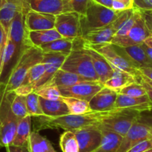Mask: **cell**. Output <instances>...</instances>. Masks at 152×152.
Segmentation results:
<instances>
[{
	"mask_svg": "<svg viewBox=\"0 0 152 152\" xmlns=\"http://www.w3.org/2000/svg\"><path fill=\"white\" fill-rule=\"evenodd\" d=\"M107 111H92L82 115L68 114L58 117H49L46 116H34L36 120L34 130L36 131H40L45 129L61 128L65 131L75 132L84 127L99 124L106 115Z\"/></svg>",
	"mask_w": 152,
	"mask_h": 152,
	"instance_id": "6da1fadb",
	"label": "cell"
},
{
	"mask_svg": "<svg viewBox=\"0 0 152 152\" xmlns=\"http://www.w3.org/2000/svg\"><path fill=\"white\" fill-rule=\"evenodd\" d=\"M15 93L5 90V84L2 82L0 88V146L11 145L15 137L18 119L11 110V102Z\"/></svg>",
	"mask_w": 152,
	"mask_h": 152,
	"instance_id": "7a4b0ae2",
	"label": "cell"
},
{
	"mask_svg": "<svg viewBox=\"0 0 152 152\" xmlns=\"http://www.w3.org/2000/svg\"><path fill=\"white\" fill-rule=\"evenodd\" d=\"M43 52L39 47L29 46L25 48L11 69L5 84V90L13 92L23 84L26 75L32 66L42 62Z\"/></svg>",
	"mask_w": 152,
	"mask_h": 152,
	"instance_id": "3957f363",
	"label": "cell"
},
{
	"mask_svg": "<svg viewBox=\"0 0 152 152\" xmlns=\"http://www.w3.org/2000/svg\"><path fill=\"white\" fill-rule=\"evenodd\" d=\"M141 111L131 108H113L107 113L97 125L125 137L134 122L138 119Z\"/></svg>",
	"mask_w": 152,
	"mask_h": 152,
	"instance_id": "277c9868",
	"label": "cell"
},
{
	"mask_svg": "<svg viewBox=\"0 0 152 152\" xmlns=\"http://www.w3.org/2000/svg\"><path fill=\"white\" fill-rule=\"evenodd\" d=\"M61 69L78 75L89 81L100 82L91 58L82 46L72 51L66 57Z\"/></svg>",
	"mask_w": 152,
	"mask_h": 152,
	"instance_id": "5b68a950",
	"label": "cell"
},
{
	"mask_svg": "<svg viewBox=\"0 0 152 152\" xmlns=\"http://www.w3.org/2000/svg\"><path fill=\"white\" fill-rule=\"evenodd\" d=\"M119 14L120 12H116L111 8H106L92 0L86 14L81 15L82 36L89 31L110 24L118 18Z\"/></svg>",
	"mask_w": 152,
	"mask_h": 152,
	"instance_id": "8992f818",
	"label": "cell"
},
{
	"mask_svg": "<svg viewBox=\"0 0 152 152\" xmlns=\"http://www.w3.org/2000/svg\"><path fill=\"white\" fill-rule=\"evenodd\" d=\"M133 11L134 8L120 12L118 18L110 24L86 32L81 37L83 41L90 45L110 43L114 35L131 15Z\"/></svg>",
	"mask_w": 152,
	"mask_h": 152,
	"instance_id": "52a82bcc",
	"label": "cell"
},
{
	"mask_svg": "<svg viewBox=\"0 0 152 152\" xmlns=\"http://www.w3.org/2000/svg\"><path fill=\"white\" fill-rule=\"evenodd\" d=\"M86 44L90 46L93 49L97 51L100 55H102L113 69H119L133 75L136 78H140V75H142L140 69L131 60L118 52L113 44L111 43H104L99 45H90L87 43Z\"/></svg>",
	"mask_w": 152,
	"mask_h": 152,
	"instance_id": "ba28073f",
	"label": "cell"
},
{
	"mask_svg": "<svg viewBox=\"0 0 152 152\" xmlns=\"http://www.w3.org/2000/svg\"><path fill=\"white\" fill-rule=\"evenodd\" d=\"M152 137V121L145 119L140 113L138 119L131 126L126 135L123 137L120 147L117 152H126L134 145L145 140H150Z\"/></svg>",
	"mask_w": 152,
	"mask_h": 152,
	"instance_id": "9c48e42d",
	"label": "cell"
},
{
	"mask_svg": "<svg viewBox=\"0 0 152 152\" xmlns=\"http://www.w3.org/2000/svg\"><path fill=\"white\" fill-rule=\"evenodd\" d=\"M55 28L64 38H81V15L75 11L56 15Z\"/></svg>",
	"mask_w": 152,
	"mask_h": 152,
	"instance_id": "30bf717a",
	"label": "cell"
},
{
	"mask_svg": "<svg viewBox=\"0 0 152 152\" xmlns=\"http://www.w3.org/2000/svg\"><path fill=\"white\" fill-rule=\"evenodd\" d=\"M8 38L16 46V54L18 55V57L25 48L31 46L28 38V32L25 26V14L23 11H19L12 20L8 33Z\"/></svg>",
	"mask_w": 152,
	"mask_h": 152,
	"instance_id": "8fae6325",
	"label": "cell"
},
{
	"mask_svg": "<svg viewBox=\"0 0 152 152\" xmlns=\"http://www.w3.org/2000/svg\"><path fill=\"white\" fill-rule=\"evenodd\" d=\"M150 36H151V34L146 26L140 11V14L137 17L135 23L128 34L125 37L113 43V45L122 48L140 45L144 43L146 39Z\"/></svg>",
	"mask_w": 152,
	"mask_h": 152,
	"instance_id": "7c38bea8",
	"label": "cell"
},
{
	"mask_svg": "<svg viewBox=\"0 0 152 152\" xmlns=\"http://www.w3.org/2000/svg\"><path fill=\"white\" fill-rule=\"evenodd\" d=\"M28 10L55 16L73 11L69 1L67 0H28L26 5V13Z\"/></svg>",
	"mask_w": 152,
	"mask_h": 152,
	"instance_id": "4fadbf2b",
	"label": "cell"
},
{
	"mask_svg": "<svg viewBox=\"0 0 152 152\" xmlns=\"http://www.w3.org/2000/svg\"><path fill=\"white\" fill-rule=\"evenodd\" d=\"M103 87L104 84L99 81H87L71 87H61L59 90L64 97L75 98L90 102L93 96Z\"/></svg>",
	"mask_w": 152,
	"mask_h": 152,
	"instance_id": "5bb4252c",
	"label": "cell"
},
{
	"mask_svg": "<svg viewBox=\"0 0 152 152\" xmlns=\"http://www.w3.org/2000/svg\"><path fill=\"white\" fill-rule=\"evenodd\" d=\"M79 152H93L100 145L102 133L97 125H90L75 131Z\"/></svg>",
	"mask_w": 152,
	"mask_h": 152,
	"instance_id": "9a60e30c",
	"label": "cell"
},
{
	"mask_svg": "<svg viewBox=\"0 0 152 152\" xmlns=\"http://www.w3.org/2000/svg\"><path fill=\"white\" fill-rule=\"evenodd\" d=\"M55 16L28 10L25 14V26L27 32L55 28Z\"/></svg>",
	"mask_w": 152,
	"mask_h": 152,
	"instance_id": "2e32d148",
	"label": "cell"
},
{
	"mask_svg": "<svg viewBox=\"0 0 152 152\" xmlns=\"http://www.w3.org/2000/svg\"><path fill=\"white\" fill-rule=\"evenodd\" d=\"M82 48L90 55L94 69L99 77L100 82L102 84L106 82L112 76L113 72V68L112 66L97 51L84 43V41H83Z\"/></svg>",
	"mask_w": 152,
	"mask_h": 152,
	"instance_id": "e0dca14e",
	"label": "cell"
},
{
	"mask_svg": "<svg viewBox=\"0 0 152 152\" xmlns=\"http://www.w3.org/2000/svg\"><path fill=\"white\" fill-rule=\"evenodd\" d=\"M19 11L24 13L23 0H3L0 6V25L8 35L12 20Z\"/></svg>",
	"mask_w": 152,
	"mask_h": 152,
	"instance_id": "ac0fdd59",
	"label": "cell"
},
{
	"mask_svg": "<svg viewBox=\"0 0 152 152\" xmlns=\"http://www.w3.org/2000/svg\"><path fill=\"white\" fill-rule=\"evenodd\" d=\"M82 38H61L40 46V49L44 53H60L68 56L73 49L81 47Z\"/></svg>",
	"mask_w": 152,
	"mask_h": 152,
	"instance_id": "d6986e66",
	"label": "cell"
},
{
	"mask_svg": "<svg viewBox=\"0 0 152 152\" xmlns=\"http://www.w3.org/2000/svg\"><path fill=\"white\" fill-rule=\"evenodd\" d=\"M119 93L104 87L89 102L92 111L102 112L115 108V103Z\"/></svg>",
	"mask_w": 152,
	"mask_h": 152,
	"instance_id": "ffe728a7",
	"label": "cell"
},
{
	"mask_svg": "<svg viewBox=\"0 0 152 152\" xmlns=\"http://www.w3.org/2000/svg\"><path fill=\"white\" fill-rule=\"evenodd\" d=\"M66 57L67 55H64V54L44 53L43 52V58L41 63H43L46 66V71L40 81L36 84L35 88L43 85L46 82L50 81L53 78L54 75L56 73V72L61 69Z\"/></svg>",
	"mask_w": 152,
	"mask_h": 152,
	"instance_id": "44dd1931",
	"label": "cell"
},
{
	"mask_svg": "<svg viewBox=\"0 0 152 152\" xmlns=\"http://www.w3.org/2000/svg\"><path fill=\"white\" fill-rule=\"evenodd\" d=\"M113 46L118 52L131 60L139 69L152 68L151 61L149 60L141 44L124 48L119 47L115 45Z\"/></svg>",
	"mask_w": 152,
	"mask_h": 152,
	"instance_id": "7402d4cb",
	"label": "cell"
},
{
	"mask_svg": "<svg viewBox=\"0 0 152 152\" xmlns=\"http://www.w3.org/2000/svg\"><path fill=\"white\" fill-rule=\"evenodd\" d=\"M115 108H131L141 112L152 110V103L148 95L141 97H130L122 94H118Z\"/></svg>",
	"mask_w": 152,
	"mask_h": 152,
	"instance_id": "603a6c76",
	"label": "cell"
},
{
	"mask_svg": "<svg viewBox=\"0 0 152 152\" xmlns=\"http://www.w3.org/2000/svg\"><path fill=\"white\" fill-rule=\"evenodd\" d=\"M139 79L140 78H136L135 76L130 73L114 68L112 76L103 84L104 87L119 93L122 89L134 83L139 82Z\"/></svg>",
	"mask_w": 152,
	"mask_h": 152,
	"instance_id": "cb8c5ba5",
	"label": "cell"
},
{
	"mask_svg": "<svg viewBox=\"0 0 152 152\" xmlns=\"http://www.w3.org/2000/svg\"><path fill=\"white\" fill-rule=\"evenodd\" d=\"M99 128L102 133V141L99 147L93 152H117L123 137L113 131Z\"/></svg>",
	"mask_w": 152,
	"mask_h": 152,
	"instance_id": "d4e9b609",
	"label": "cell"
},
{
	"mask_svg": "<svg viewBox=\"0 0 152 152\" xmlns=\"http://www.w3.org/2000/svg\"><path fill=\"white\" fill-rule=\"evenodd\" d=\"M28 38L31 45L40 47L42 45L63 38V37L56 29L52 28L48 30L28 31Z\"/></svg>",
	"mask_w": 152,
	"mask_h": 152,
	"instance_id": "484cf974",
	"label": "cell"
},
{
	"mask_svg": "<svg viewBox=\"0 0 152 152\" xmlns=\"http://www.w3.org/2000/svg\"><path fill=\"white\" fill-rule=\"evenodd\" d=\"M40 102L44 116L58 117L69 114L66 104L62 100H46L40 97Z\"/></svg>",
	"mask_w": 152,
	"mask_h": 152,
	"instance_id": "4316f807",
	"label": "cell"
},
{
	"mask_svg": "<svg viewBox=\"0 0 152 152\" xmlns=\"http://www.w3.org/2000/svg\"><path fill=\"white\" fill-rule=\"evenodd\" d=\"M52 80L58 86V88L71 87V86L75 85V84H80V83L91 81L78 75L65 71L61 69L56 72Z\"/></svg>",
	"mask_w": 152,
	"mask_h": 152,
	"instance_id": "83f0119b",
	"label": "cell"
},
{
	"mask_svg": "<svg viewBox=\"0 0 152 152\" xmlns=\"http://www.w3.org/2000/svg\"><path fill=\"white\" fill-rule=\"evenodd\" d=\"M27 146L31 152H56L51 142L40 135L39 131L31 133Z\"/></svg>",
	"mask_w": 152,
	"mask_h": 152,
	"instance_id": "f1b7e54d",
	"label": "cell"
},
{
	"mask_svg": "<svg viewBox=\"0 0 152 152\" xmlns=\"http://www.w3.org/2000/svg\"><path fill=\"white\" fill-rule=\"evenodd\" d=\"M31 116L30 115L21 119L19 122L16 131L15 137L12 145L16 146H27L31 131Z\"/></svg>",
	"mask_w": 152,
	"mask_h": 152,
	"instance_id": "f546056e",
	"label": "cell"
},
{
	"mask_svg": "<svg viewBox=\"0 0 152 152\" xmlns=\"http://www.w3.org/2000/svg\"><path fill=\"white\" fill-rule=\"evenodd\" d=\"M61 100L66 104L69 114L72 115H82L92 112L89 102L85 100L64 96H62Z\"/></svg>",
	"mask_w": 152,
	"mask_h": 152,
	"instance_id": "4dcf8cb0",
	"label": "cell"
},
{
	"mask_svg": "<svg viewBox=\"0 0 152 152\" xmlns=\"http://www.w3.org/2000/svg\"><path fill=\"white\" fill-rule=\"evenodd\" d=\"M34 93L46 100H61L62 99L59 88L52 79L43 85L35 88Z\"/></svg>",
	"mask_w": 152,
	"mask_h": 152,
	"instance_id": "1f68e13d",
	"label": "cell"
},
{
	"mask_svg": "<svg viewBox=\"0 0 152 152\" xmlns=\"http://www.w3.org/2000/svg\"><path fill=\"white\" fill-rule=\"evenodd\" d=\"M60 147L62 152H79V145L75 133L64 131L60 137Z\"/></svg>",
	"mask_w": 152,
	"mask_h": 152,
	"instance_id": "d6a6232c",
	"label": "cell"
},
{
	"mask_svg": "<svg viewBox=\"0 0 152 152\" xmlns=\"http://www.w3.org/2000/svg\"><path fill=\"white\" fill-rule=\"evenodd\" d=\"M140 14V10L134 8V11H133L131 15L128 17V20L125 22V23L122 25V27L118 30V31L116 32V34L114 35V37H113L110 43L111 44H113V43L117 41V40H120V39H122V38L125 37L128 34V32L130 31L131 28L133 27V26H134V24L135 23L136 20H137V17H139Z\"/></svg>",
	"mask_w": 152,
	"mask_h": 152,
	"instance_id": "836d02e7",
	"label": "cell"
},
{
	"mask_svg": "<svg viewBox=\"0 0 152 152\" xmlns=\"http://www.w3.org/2000/svg\"><path fill=\"white\" fill-rule=\"evenodd\" d=\"M45 71H46V66L43 63L36 64L30 69L28 74L26 75L23 84L33 85L35 87L36 84L43 75Z\"/></svg>",
	"mask_w": 152,
	"mask_h": 152,
	"instance_id": "e575fe53",
	"label": "cell"
},
{
	"mask_svg": "<svg viewBox=\"0 0 152 152\" xmlns=\"http://www.w3.org/2000/svg\"><path fill=\"white\" fill-rule=\"evenodd\" d=\"M11 110L14 115L20 119L28 116L26 96L14 95L11 102Z\"/></svg>",
	"mask_w": 152,
	"mask_h": 152,
	"instance_id": "d590c367",
	"label": "cell"
},
{
	"mask_svg": "<svg viewBox=\"0 0 152 152\" xmlns=\"http://www.w3.org/2000/svg\"><path fill=\"white\" fill-rule=\"evenodd\" d=\"M26 98L28 112L31 116H44L40 106V96L35 93H32L26 96Z\"/></svg>",
	"mask_w": 152,
	"mask_h": 152,
	"instance_id": "8d00e7d4",
	"label": "cell"
},
{
	"mask_svg": "<svg viewBox=\"0 0 152 152\" xmlns=\"http://www.w3.org/2000/svg\"><path fill=\"white\" fill-rule=\"evenodd\" d=\"M119 93L130 96V97H141V96L147 95L145 89L140 84V81L122 89Z\"/></svg>",
	"mask_w": 152,
	"mask_h": 152,
	"instance_id": "74e56055",
	"label": "cell"
},
{
	"mask_svg": "<svg viewBox=\"0 0 152 152\" xmlns=\"http://www.w3.org/2000/svg\"><path fill=\"white\" fill-rule=\"evenodd\" d=\"M17 52V48L16 46L9 40V38H8V41H7L6 46H5V52H4L3 59H2V66H1V77H2V73L5 70L6 67L8 66L9 64L10 61L12 60L13 57L16 55Z\"/></svg>",
	"mask_w": 152,
	"mask_h": 152,
	"instance_id": "f35d334b",
	"label": "cell"
},
{
	"mask_svg": "<svg viewBox=\"0 0 152 152\" xmlns=\"http://www.w3.org/2000/svg\"><path fill=\"white\" fill-rule=\"evenodd\" d=\"M91 1L92 0H69V2L73 11L78 13L80 15H84Z\"/></svg>",
	"mask_w": 152,
	"mask_h": 152,
	"instance_id": "ab89813d",
	"label": "cell"
},
{
	"mask_svg": "<svg viewBox=\"0 0 152 152\" xmlns=\"http://www.w3.org/2000/svg\"><path fill=\"white\" fill-rule=\"evenodd\" d=\"M8 35L5 34L2 26L0 25V78H1V66H2L4 52H5V46H6L7 41H8Z\"/></svg>",
	"mask_w": 152,
	"mask_h": 152,
	"instance_id": "60d3db41",
	"label": "cell"
},
{
	"mask_svg": "<svg viewBox=\"0 0 152 152\" xmlns=\"http://www.w3.org/2000/svg\"><path fill=\"white\" fill-rule=\"evenodd\" d=\"M151 148H152V145L150 140H145L134 145L126 152H144Z\"/></svg>",
	"mask_w": 152,
	"mask_h": 152,
	"instance_id": "b9f144b4",
	"label": "cell"
},
{
	"mask_svg": "<svg viewBox=\"0 0 152 152\" xmlns=\"http://www.w3.org/2000/svg\"><path fill=\"white\" fill-rule=\"evenodd\" d=\"M35 90V87L33 85H29V84H22L20 87H17L14 92L16 95L18 96H27L31 93H34Z\"/></svg>",
	"mask_w": 152,
	"mask_h": 152,
	"instance_id": "7bdbcfd3",
	"label": "cell"
},
{
	"mask_svg": "<svg viewBox=\"0 0 152 152\" xmlns=\"http://www.w3.org/2000/svg\"><path fill=\"white\" fill-rule=\"evenodd\" d=\"M134 8L140 11H152V0H134Z\"/></svg>",
	"mask_w": 152,
	"mask_h": 152,
	"instance_id": "ee69618b",
	"label": "cell"
},
{
	"mask_svg": "<svg viewBox=\"0 0 152 152\" xmlns=\"http://www.w3.org/2000/svg\"><path fill=\"white\" fill-rule=\"evenodd\" d=\"M112 9L114 11H116V12L119 13L126 11V10L131 9V8H130L126 4L121 2V1H119V0H113L112 4Z\"/></svg>",
	"mask_w": 152,
	"mask_h": 152,
	"instance_id": "f6af8a7d",
	"label": "cell"
},
{
	"mask_svg": "<svg viewBox=\"0 0 152 152\" xmlns=\"http://www.w3.org/2000/svg\"><path fill=\"white\" fill-rule=\"evenodd\" d=\"M148 28L152 35V11H141Z\"/></svg>",
	"mask_w": 152,
	"mask_h": 152,
	"instance_id": "bcb514c9",
	"label": "cell"
},
{
	"mask_svg": "<svg viewBox=\"0 0 152 152\" xmlns=\"http://www.w3.org/2000/svg\"><path fill=\"white\" fill-rule=\"evenodd\" d=\"M7 152H31L28 146H16L11 145L6 147Z\"/></svg>",
	"mask_w": 152,
	"mask_h": 152,
	"instance_id": "7dc6e473",
	"label": "cell"
},
{
	"mask_svg": "<svg viewBox=\"0 0 152 152\" xmlns=\"http://www.w3.org/2000/svg\"><path fill=\"white\" fill-rule=\"evenodd\" d=\"M139 81L140 82V84L144 87V88L145 89L146 93H147L149 99H150L151 102L152 103V87H151L149 84H148L145 81H143L141 78L140 77V79H139Z\"/></svg>",
	"mask_w": 152,
	"mask_h": 152,
	"instance_id": "c3c4849f",
	"label": "cell"
},
{
	"mask_svg": "<svg viewBox=\"0 0 152 152\" xmlns=\"http://www.w3.org/2000/svg\"><path fill=\"white\" fill-rule=\"evenodd\" d=\"M141 46L142 47V49H144L145 52L147 56L148 57L149 60H150L152 63V48L151 47V46H148V45L145 43H142Z\"/></svg>",
	"mask_w": 152,
	"mask_h": 152,
	"instance_id": "681fc988",
	"label": "cell"
},
{
	"mask_svg": "<svg viewBox=\"0 0 152 152\" xmlns=\"http://www.w3.org/2000/svg\"><path fill=\"white\" fill-rule=\"evenodd\" d=\"M93 1L96 2V3L99 4V5H102L106 8L112 9V4L113 0H93Z\"/></svg>",
	"mask_w": 152,
	"mask_h": 152,
	"instance_id": "f907efd6",
	"label": "cell"
},
{
	"mask_svg": "<svg viewBox=\"0 0 152 152\" xmlns=\"http://www.w3.org/2000/svg\"><path fill=\"white\" fill-rule=\"evenodd\" d=\"M140 71L142 75L146 76L152 81V68H140Z\"/></svg>",
	"mask_w": 152,
	"mask_h": 152,
	"instance_id": "816d5d0a",
	"label": "cell"
},
{
	"mask_svg": "<svg viewBox=\"0 0 152 152\" xmlns=\"http://www.w3.org/2000/svg\"><path fill=\"white\" fill-rule=\"evenodd\" d=\"M119 1H121V2L126 4L130 8H134V0H119Z\"/></svg>",
	"mask_w": 152,
	"mask_h": 152,
	"instance_id": "f5cc1de1",
	"label": "cell"
},
{
	"mask_svg": "<svg viewBox=\"0 0 152 152\" xmlns=\"http://www.w3.org/2000/svg\"><path fill=\"white\" fill-rule=\"evenodd\" d=\"M140 78H141L143 80V81H145V82L147 83L148 84H149L151 87H152V81H151V80H150L149 78H148L146 76L143 75H140Z\"/></svg>",
	"mask_w": 152,
	"mask_h": 152,
	"instance_id": "db71d44e",
	"label": "cell"
},
{
	"mask_svg": "<svg viewBox=\"0 0 152 152\" xmlns=\"http://www.w3.org/2000/svg\"><path fill=\"white\" fill-rule=\"evenodd\" d=\"M145 43H146V44L148 45V46H151V47L152 48V35L151 36L149 37L148 38H147L145 40V41L144 42Z\"/></svg>",
	"mask_w": 152,
	"mask_h": 152,
	"instance_id": "11a10c76",
	"label": "cell"
},
{
	"mask_svg": "<svg viewBox=\"0 0 152 152\" xmlns=\"http://www.w3.org/2000/svg\"><path fill=\"white\" fill-rule=\"evenodd\" d=\"M28 0H23V5H24V14H26V2H27Z\"/></svg>",
	"mask_w": 152,
	"mask_h": 152,
	"instance_id": "9f6ffc18",
	"label": "cell"
},
{
	"mask_svg": "<svg viewBox=\"0 0 152 152\" xmlns=\"http://www.w3.org/2000/svg\"><path fill=\"white\" fill-rule=\"evenodd\" d=\"M144 152H152V148L149 149V150H147V151H144Z\"/></svg>",
	"mask_w": 152,
	"mask_h": 152,
	"instance_id": "6f0895ef",
	"label": "cell"
},
{
	"mask_svg": "<svg viewBox=\"0 0 152 152\" xmlns=\"http://www.w3.org/2000/svg\"><path fill=\"white\" fill-rule=\"evenodd\" d=\"M2 1H3V0H0V6H1V5H2Z\"/></svg>",
	"mask_w": 152,
	"mask_h": 152,
	"instance_id": "680465c9",
	"label": "cell"
},
{
	"mask_svg": "<svg viewBox=\"0 0 152 152\" xmlns=\"http://www.w3.org/2000/svg\"><path fill=\"white\" fill-rule=\"evenodd\" d=\"M1 86H2V82H0V88H1ZM0 148H1V146H0Z\"/></svg>",
	"mask_w": 152,
	"mask_h": 152,
	"instance_id": "91938a15",
	"label": "cell"
},
{
	"mask_svg": "<svg viewBox=\"0 0 152 152\" xmlns=\"http://www.w3.org/2000/svg\"><path fill=\"white\" fill-rule=\"evenodd\" d=\"M67 1H69V0H67Z\"/></svg>",
	"mask_w": 152,
	"mask_h": 152,
	"instance_id": "94428289",
	"label": "cell"
}]
</instances>
